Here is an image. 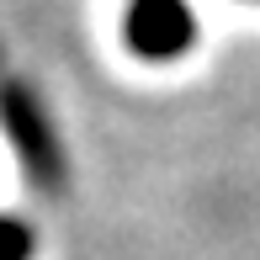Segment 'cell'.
Returning a JSON list of instances; mask_svg holds the SVG:
<instances>
[{
    "label": "cell",
    "instance_id": "obj_1",
    "mask_svg": "<svg viewBox=\"0 0 260 260\" xmlns=\"http://www.w3.org/2000/svg\"><path fill=\"white\" fill-rule=\"evenodd\" d=\"M0 127H6V138H11V149H16L27 181L53 191V186L64 181V149H58V138L48 127L43 101L32 96L27 85H0Z\"/></svg>",
    "mask_w": 260,
    "mask_h": 260
},
{
    "label": "cell",
    "instance_id": "obj_3",
    "mask_svg": "<svg viewBox=\"0 0 260 260\" xmlns=\"http://www.w3.org/2000/svg\"><path fill=\"white\" fill-rule=\"evenodd\" d=\"M32 229L21 218H6V212H0V260H32Z\"/></svg>",
    "mask_w": 260,
    "mask_h": 260
},
{
    "label": "cell",
    "instance_id": "obj_2",
    "mask_svg": "<svg viewBox=\"0 0 260 260\" xmlns=\"http://www.w3.org/2000/svg\"><path fill=\"white\" fill-rule=\"evenodd\" d=\"M197 43V16L186 0H127L122 16V48L149 64H170V58L191 53Z\"/></svg>",
    "mask_w": 260,
    "mask_h": 260
}]
</instances>
